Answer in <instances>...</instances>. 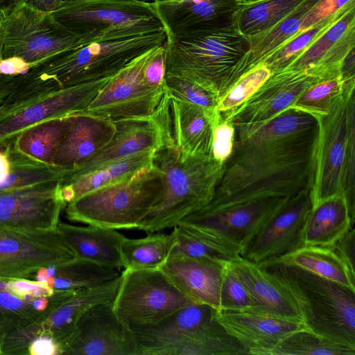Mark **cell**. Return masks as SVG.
<instances>
[{
    "label": "cell",
    "mask_w": 355,
    "mask_h": 355,
    "mask_svg": "<svg viewBox=\"0 0 355 355\" xmlns=\"http://www.w3.org/2000/svg\"><path fill=\"white\" fill-rule=\"evenodd\" d=\"M89 1V0H62V2H67V1Z\"/></svg>",
    "instance_id": "cell-57"
},
{
    "label": "cell",
    "mask_w": 355,
    "mask_h": 355,
    "mask_svg": "<svg viewBox=\"0 0 355 355\" xmlns=\"http://www.w3.org/2000/svg\"><path fill=\"white\" fill-rule=\"evenodd\" d=\"M50 13L86 44L164 29L153 3L145 0L67 1Z\"/></svg>",
    "instance_id": "cell-8"
},
{
    "label": "cell",
    "mask_w": 355,
    "mask_h": 355,
    "mask_svg": "<svg viewBox=\"0 0 355 355\" xmlns=\"http://www.w3.org/2000/svg\"><path fill=\"white\" fill-rule=\"evenodd\" d=\"M56 228L0 226V278L33 280L37 271L73 259Z\"/></svg>",
    "instance_id": "cell-12"
},
{
    "label": "cell",
    "mask_w": 355,
    "mask_h": 355,
    "mask_svg": "<svg viewBox=\"0 0 355 355\" xmlns=\"http://www.w3.org/2000/svg\"><path fill=\"white\" fill-rule=\"evenodd\" d=\"M121 273L116 278L94 288L76 291H54L51 296V311L41 324V335H48L58 344L61 354L75 332L83 314L101 303H112Z\"/></svg>",
    "instance_id": "cell-23"
},
{
    "label": "cell",
    "mask_w": 355,
    "mask_h": 355,
    "mask_svg": "<svg viewBox=\"0 0 355 355\" xmlns=\"http://www.w3.org/2000/svg\"><path fill=\"white\" fill-rule=\"evenodd\" d=\"M150 1H162V0H150Z\"/></svg>",
    "instance_id": "cell-60"
},
{
    "label": "cell",
    "mask_w": 355,
    "mask_h": 355,
    "mask_svg": "<svg viewBox=\"0 0 355 355\" xmlns=\"http://www.w3.org/2000/svg\"><path fill=\"white\" fill-rule=\"evenodd\" d=\"M155 48L112 76L84 112L112 120L153 115L165 91L164 85L150 87L143 77L144 67Z\"/></svg>",
    "instance_id": "cell-15"
},
{
    "label": "cell",
    "mask_w": 355,
    "mask_h": 355,
    "mask_svg": "<svg viewBox=\"0 0 355 355\" xmlns=\"http://www.w3.org/2000/svg\"><path fill=\"white\" fill-rule=\"evenodd\" d=\"M355 78L345 79L341 74L320 80L308 87L290 107L307 112L315 119L327 113Z\"/></svg>",
    "instance_id": "cell-42"
},
{
    "label": "cell",
    "mask_w": 355,
    "mask_h": 355,
    "mask_svg": "<svg viewBox=\"0 0 355 355\" xmlns=\"http://www.w3.org/2000/svg\"><path fill=\"white\" fill-rule=\"evenodd\" d=\"M158 107L149 116L113 120L115 131L110 140L80 166L69 170L62 182L68 184L106 164L143 153H154L172 141Z\"/></svg>",
    "instance_id": "cell-17"
},
{
    "label": "cell",
    "mask_w": 355,
    "mask_h": 355,
    "mask_svg": "<svg viewBox=\"0 0 355 355\" xmlns=\"http://www.w3.org/2000/svg\"><path fill=\"white\" fill-rule=\"evenodd\" d=\"M335 250L355 272V230L352 227L336 244L333 245Z\"/></svg>",
    "instance_id": "cell-49"
},
{
    "label": "cell",
    "mask_w": 355,
    "mask_h": 355,
    "mask_svg": "<svg viewBox=\"0 0 355 355\" xmlns=\"http://www.w3.org/2000/svg\"><path fill=\"white\" fill-rule=\"evenodd\" d=\"M16 76H0V98H5L11 91Z\"/></svg>",
    "instance_id": "cell-54"
},
{
    "label": "cell",
    "mask_w": 355,
    "mask_h": 355,
    "mask_svg": "<svg viewBox=\"0 0 355 355\" xmlns=\"http://www.w3.org/2000/svg\"><path fill=\"white\" fill-rule=\"evenodd\" d=\"M225 263L171 254L160 268L190 300L218 310Z\"/></svg>",
    "instance_id": "cell-28"
},
{
    "label": "cell",
    "mask_w": 355,
    "mask_h": 355,
    "mask_svg": "<svg viewBox=\"0 0 355 355\" xmlns=\"http://www.w3.org/2000/svg\"><path fill=\"white\" fill-rule=\"evenodd\" d=\"M304 0H258L243 2L234 21L236 30L246 37L271 28L296 9Z\"/></svg>",
    "instance_id": "cell-38"
},
{
    "label": "cell",
    "mask_w": 355,
    "mask_h": 355,
    "mask_svg": "<svg viewBox=\"0 0 355 355\" xmlns=\"http://www.w3.org/2000/svg\"><path fill=\"white\" fill-rule=\"evenodd\" d=\"M22 3V0H0V12L6 16Z\"/></svg>",
    "instance_id": "cell-55"
},
{
    "label": "cell",
    "mask_w": 355,
    "mask_h": 355,
    "mask_svg": "<svg viewBox=\"0 0 355 355\" xmlns=\"http://www.w3.org/2000/svg\"><path fill=\"white\" fill-rule=\"evenodd\" d=\"M166 73L196 82L220 98L250 42L232 26L166 36Z\"/></svg>",
    "instance_id": "cell-5"
},
{
    "label": "cell",
    "mask_w": 355,
    "mask_h": 355,
    "mask_svg": "<svg viewBox=\"0 0 355 355\" xmlns=\"http://www.w3.org/2000/svg\"><path fill=\"white\" fill-rule=\"evenodd\" d=\"M317 119L289 107L250 136L234 139L231 155L205 211L268 197H290L312 186Z\"/></svg>",
    "instance_id": "cell-1"
},
{
    "label": "cell",
    "mask_w": 355,
    "mask_h": 355,
    "mask_svg": "<svg viewBox=\"0 0 355 355\" xmlns=\"http://www.w3.org/2000/svg\"><path fill=\"white\" fill-rule=\"evenodd\" d=\"M258 1V0H245L244 2H252V1Z\"/></svg>",
    "instance_id": "cell-58"
},
{
    "label": "cell",
    "mask_w": 355,
    "mask_h": 355,
    "mask_svg": "<svg viewBox=\"0 0 355 355\" xmlns=\"http://www.w3.org/2000/svg\"><path fill=\"white\" fill-rule=\"evenodd\" d=\"M176 242L175 228L170 234L148 233L139 239L125 236L121 243L125 269L160 268L169 258Z\"/></svg>",
    "instance_id": "cell-37"
},
{
    "label": "cell",
    "mask_w": 355,
    "mask_h": 355,
    "mask_svg": "<svg viewBox=\"0 0 355 355\" xmlns=\"http://www.w3.org/2000/svg\"><path fill=\"white\" fill-rule=\"evenodd\" d=\"M7 286L11 291L22 297H50L54 293V290L46 283L32 279H7Z\"/></svg>",
    "instance_id": "cell-48"
},
{
    "label": "cell",
    "mask_w": 355,
    "mask_h": 355,
    "mask_svg": "<svg viewBox=\"0 0 355 355\" xmlns=\"http://www.w3.org/2000/svg\"><path fill=\"white\" fill-rule=\"evenodd\" d=\"M266 355H355V349L304 329L282 340Z\"/></svg>",
    "instance_id": "cell-41"
},
{
    "label": "cell",
    "mask_w": 355,
    "mask_h": 355,
    "mask_svg": "<svg viewBox=\"0 0 355 355\" xmlns=\"http://www.w3.org/2000/svg\"><path fill=\"white\" fill-rule=\"evenodd\" d=\"M50 297H22L0 278V349L11 333L40 323L50 313Z\"/></svg>",
    "instance_id": "cell-34"
},
{
    "label": "cell",
    "mask_w": 355,
    "mask_h": 355,
    "mask_svg": "<svg viewBox=\"0 0 355 355\" xmlns=\"http://www.w3.org/2000/svg\"><path fill=\"white\" fill-rule=\"evenodd\" d=\"M3 100H4V98H0V105L1 104V103L3 102Z\"/></svg>",
    "instance_id": "cell-59"
},
{
    "label": "cell",
    "mask_w": 355,
    "mask_h": 355,
    "mask_svg": "<svg viewBox=\"0 0 355 355\" xmlns=\"http://www.w3.org/2000/svg\"><path fill=\"white\" fill-rule=\"evenodd\" d=\"M4 148H6V147H4Z\"/></svg>",
    "instance_id": "cell-62"
},
{
    "label": "cell",
    "mask_w": 355,
    "mask_h": 355,
    "mask_svg": "<svg viewBox=\"0 0 355 355\" xmlns=\"http://www.w3.org/2000/svg\"><path fill=\"white\" fill-rule=\"evenodd\" d=\"M112 304H96L83 314L62 354L135 355L132 331L118 318Z\"/></svg>",
    "instance_id": "cell-19"
},
{
    "label": "cell",
    "mask_w": 355,
    "mask_h": 355,
    "mask_svg": "<svg viewBox=\"0 0 355 355\" xmlns=\"http://www.w3.org/2000/svg\"><path fill=\"white\" fill-rule=\"evenodd\" d=\"M166 70V48L165 43L153 49L150 57L144 67V80L150 87H163L164 85Z\"/></svg>",
    "instance_id": "cell-47"
},
{
    "label": "cell",
    "mask_w": 355,
    "mask_h": 355,
    "mask_svg": "<svg viewBox=\"0 0 355 355\" xmlns=\"http://www.w3.org/2000/svg\"><path fill=\"white\" fill-rule=\"evenodd\" d=\"M177 242L171 254L216 263L232 262L241 256L240 250L220 236L198 227L177 225Z\"/></svg>",
    "instance_id": "cell-36"
},
{
    "label": "cell",
    "mask_w": 355,
    "mask_h": 355,
    "mask_svg": "<svg viewBox=\"0 0 355 355\" xmlns=\"http://www.w3.org/2000/svg\"><path fill=\"white\" fill-rule=\"evenodd\" d=\"M320 0H304L271 28L248 37L250 49L227 83L224 94L245 73L260 65L272 52L308 28L311 10Z\"/></svg>",
    "instance_id": "cell-30"
},
{
    "label": "cell",
    "mask_w": 355,
    "mask_h": 355,
    "mask_svg": "<svg viewBox=\"0 0 355 355\" xmlns=\"http://www.w3.org/2000/svg\"><path fill=\"white\" fill-rule=\"evenodd\" d=\"M162 171L150 164L119 182L66 205L71 221L114 230L137 229L162 195Z\"/></svg>",
    "instance_id": "cell-6"
},
{
    "label": "cell",
    "mask_w": 355,
    "mask_h": 355,
    "mask_svg": "<svg viewBox=\"0 0 355 355\" xmlns=\"http://www.w3.org/2000/svg\"><path fill=\"white\" fill-rule=\"evenodd\" d=\"M245 0H162L152 1L166 36L234 26Z\"/></svg>",
    "instance_id": "cell-22"
},
{
    "label": "cell",
    "mask_w": 355,
    "mask_h": 355,
    "mask_svg": "<svg viewBox=\"0 0 355 355\" xmlns=\"http://www.w3.org/2000/svg\"><path fill=\"white\" fill-rule=\"evenodd\" d=\"M272 260L295 266L355 292V272L342 259L333 246L303 245Z\"/></svg>",
    "instance_id": "cell-35"
},
{
    "label": "cell",
    "mask_w": 355,
    "mask_h": 355,
    "mask_svg": "<svg viewBox=\"0 0 355 355\" xmlns=\"http://www.w3.org/2000/svg\"><path fill=\"white\" fill-rule=\"evenodd\" d=\"M355 85L349 86L329 111L316 118L318 133L311 189L312 205L342 194L355 219Z\"/></svg>",
    "instance_id": "cell-4"
},
{
    "label": "cell",
    "mask_w": 355,
    "mask_h": 355,
    "mask_svg": "<svg viewBox=\"0 0 355 355\" xmlns=\"http://www.w3.org/2000/svg\"><path fill=\"white\" fill-rule=\"evenodd\" d=\"M4 17L5 16L0 12V59H1L3 48V28Z\"/></svg>",
    "instance_id": "cell-56"
},
{
    "label": "cell",
    "mask_w": 355,
    "mask_h": 355,
    "mask_svg": "<svg viewBox=\"0 0 355 355\" xmlns=\"http://www.w3.org/2000/svg\"><path fill=\"white\" fill-rule=\"evenodd\" d=\"M165 30L89 43L55 55L17 78L26 92L42 93L112 76L134 58L165 44Z\"/></svg>",
    "instance_id": "cell-2"
},
{
    "label": "cell",
    "mask_w": 355,
    "mask_h": 355,
    "mask_svg": "<svg viewBox=\"0 0 355 355\" xmlns=\"http://www.w3.org/2000/svg\"><path fill=\"white\" fill-rule=\"evenodd\" d=\"M259 264L282 277L296 293L313 332L355 349L354 291L276 260Z\"/></svg>",
    "instance_id": "cell-7"
},
{
    "label": "cell",
    "mask_w": 355,
    "mask_h": 355,
    "mask_svg": "<svg viewBox=\"0 0 355 355\" xmlns=\"http://www.w3.org/2000/svg\"><path fill=\"white\" fill-rule=\"evenodd\" d=\"M230 263L259 308L307 324L301 300L282 277L243 257Z\"/></svg>",
    "instance_id": "cell-26"
},
{
    "label": "cell",
    "mask_w": 355,
    "mask_h": 355,
    "mask_svg": "<svg viewBox=\"0 0 355 355\" xmlns=\"http://www.w3.org/2000/svg\"><path fill=\"white\" fill-rule=\"evenodd\" d=\"M57 230L74 258L122 271L125 263L121 243L125 237L116 230L100 226H76L60 221Z\"/></svg>",
    "instance_id": "cell-29"
},
{
    "label": "cell",
    "mask_w": 355,
    "mask_h": 355,
    "mask_svg": "<svg viewBox=\"0 0 355 355\" xmlns=\"http://www.w3.org/2000/svg\"><path fill=\"white\" fill-rule=\"evenodd\" d=\"M354 220L344 195L321 200L312 205L306 218L303 245L333 246L354 227Z\"/></svg>",
    "instance_id": "cell-31"
},
{
    "label": "cell",
    "mask_w": 355,
    "mask_h": 355,
    "mask_svg": "<svg viewBox=\"0 0 355 355\" xmlns=\"http://www.w3.org/2000/svg\"><path fill=\"white\" fill-rule=\"evenodd\" d=\"M86 45L50 12L20 4L5 16L1 58H21L33 67L55 55Z\"/></svg>",
    "instance_id": "cell-10"
},
{
    "label": "cell",
    "mask_w": 355,
    "mask_h": 355,
    "mask_svg": "<svg viewBox=\"0 0 355 355\" xmlns=\"http://www.w3.org/2000/svg\"><path fill=\"white\" fill-rule=\"evenodd\" d=\"M26 6L43 12H51L62 3V0H22Z\"/></svg>",
    "instance_id": "cell-52"
},
{
    "label": "cell",
    "mask_w": 355,
    "mask_h": 355,
    "mask_svg": "<svg viewBox=\"0 0 355 355\" xmlns=\"http://www.w3.org/2000/svg\"><path fill=\"white\" fill-rule=\"evenodd\" d=\"M270 75L263 64L258 65L242 75L220 98L217 110L220 114L232 112L248 100Z\"/></svg>",
    "instance_id": "cell-43"
},
{
    "label": "cell",
    "mask_w": 355,
    "mask_h": 355,
    "mask_svg": "<svg viewBox=\"0 0 355 355\" xmlns=\"http://www.w3.org/2000/svg\"><path fill=\"white\" fill-rule=\"evenodd\" d=\"M234 139L233 125L220 116L213 130L212 157L216 160L225 163L232 153Z\"/></svg>",
    "instance_id": "cell-46"
},
{
    "label": "cell",
    "mask_w": 355,
    "mask_h": 355,
    "mask_svg": "<svg viewBox=\"0 0 355 355\" xmlns=\"http://www.w3.org/2000/svg\"><path fill=\"white\" fill-rule=\"evenodd\" d=\"M0 355H1V349H0Z\"/></svg>",
    "instance_id": "cell-61"
},
{
    "label": "cell",
    "mask_w": 355,
    "mask_h": 355,
    "mask_svg": "<svg viewBox=\"0 0 355 355\" xmlns=\"http://www.w3.org/2000/svg\"><path fill=\"white\" fill-rule=\"evenodd\" d=\"M355 46V6L314 40L284 69L306 70L327 79L340 74L343 62Z\"/></svg>",
    "instance_id": "cell-24"
},
{
    "label": "cell",
    "mask_w": 355,
    "mask_h": 355,
    "mask_svg": "<svg viewBox=\"0 0 355 355\" xmlns=\"http://www.w3.org/2000/svg\"><path fill=\"white\" fill-rule=\"evenodd\" d=\"M322 80L306 70L282 69L271 72L248 100L220 116L233 125L234 139H244L289 108L308 87Z\"/></svg>",
    "instance_id": "cell-13"
},
{
    "label": "cell",
    "mask_w": 355,
    "mask_h": 355,
    "mask_svg": "<svg viewBox=\"0 0 355 355\" xmlns=\"http://www.w3.org/2000/svg\"><path fill=\"white\" fill-rule=\"evenodd\" d=\"M62 182L0 190V226L26 229L56 228L66 204Z\"/></svg>",
    "instance_id": "cell-20"
},
{
    "label": "cell",
    "mask_w": 355,
    "mask_h": 355,
    "mask_svg": "<svg viewBox=\"0 0 355 355\" xmlns=\"http://www.w3.org/2000/svg\"><path fill=\"white\" fill-rule=\"evenodd\" d=\"M216 309L191 302L156 324L130 329L135 355H189L216 322Z\"/></svg>",
    "instance_id": "cell-14"
},
{
    "label": "cell",
    "mask_w": 355,
    "mask_h": 355,
    "mask_svg": "<svg viewBox=\"0 0 355 355\" xmlns=\"http://www.w3.org/2000/svg\"><path fill=\"white\" fill-rule=\"evenodd\" d=\"M311 207V188L286 198L266 220L241 257L259 263L303 246L304 227Z\"/></svg>",
    "instance_id": "cell-16"
},
{
    "label": "cell",
    "mask_w": 355,
    "mask_h": 355,
    "mask_svg": "<svg viewBox=\"0 0 355 355\" xmlns=\"http://www.w3.org/2000/svg\"><path fill=\"white\" fill-rule=\"evenodd\" d=\"M165 89L171 94L209 110H217L219 95L185 77L166 73Z\"/></svg>",
    "instance_id": "cell-44"
},
{
    "label": "cell",
    "mask_w": 355,
    "mask_h": 355,
    "mask_svg": "<svg viewBox=\"0 0 355 355\" xmlns=\"http://www.w3.org/2000/svg\"><path fill=\"white\" fill-rule=\"evenodd\" d=\"M70 128L58 146L52 166L73 170L88 161L112 138L115 131L111 119L80 112L69 116Z\"/></svg>",
    "instance_id": "cell-27"
},
{
    "label": "cell",
    "mask_w": 355,
    "mask_h": 355,
    "mask_svg": "<svg viewBox=\"0 0 355 355\" xmlns=\"http://www.w3.org/2000/svg\"><path fill=\"white\" fill-rule=\"evenodd\" d=\"M6 149L7 147L0 148V182L8 176L11 171V164Z\"/></svg>",
    "instance_id": "cell-53"
},
{
    "label": "cell",
    "mask_w": 355,
    "mask_h": 355,
    "mask_svg": "<svg viewBox=\"0 0 355 355\" xmlns=\"http://www.w3.org/2000/svg\"><path fill=\"white\" fill-rule=\"evenodd\" d=\"M152 164L162 173L163 189L137 229L147 233L173 228L213 198L224 163L212 156L191 155L168 142L156 150Z\"/></svg>",
    "instance_id": "cell-3"
},
{
    "label": "cell",
    "mask_w": 355,
    "mask_h": 355,
    "mask_svg": "<svg viewBox=\"0 0 355 355\" xmlns=\"http://www.w3.org/2000/svg\"><path fill=\"white\" fill-rule=\"evenodd\" d=\"M121 270L73 258L60 264L42 268L33 280L46 283L54 291H76L94 288L110 282Z\"/></svg>",
    "instance_id": "cell-33"
},
{
    "label": "cell",
    "mask_w": 355,
    "mask_h": 355,
    "mask_svg": "<svg viewBox=\"0 0 355 355\" xmlns=\"http://www.w3.org/2000/svg\"><path fill=\"white\" fill-rule=\"evenodd\" d=\"M353 6H355V0L348 1L331 14L287 41L269 55L261 64L265 65L270 73L284 69Z\"/></svg>",
    "instance_id": "cell-40"
},
{
    "label": "cell",
    "mask_w": 355,
    "mask_h": 355,
    "mask_svg": "<svg viewBox=\"0 0 355 355\" xmlns=\"http://www.w3.org/2000/svg\"><path fill=\"white\" fill-rule=\"evenodd\" d=\"M192 302L161 269H124L112 306L130 329L148 326Z\"/></svg>",
    "instance_id": "cell-9"
},
{
    "label": "cell",
    "mask_w": 355,
    "mask_h": 355,
    "mask_svg": "<svg viewBox=\"0 0 355 355\" xmlns=\"http://www.w3.org/2000/svg\"><path fill=\"white\" fill-rule=\"evenodd\" d=\"M70 125V119L67 116L32 125L8 143L6 153L9 156L34 164L52 166L54 153Z\"/></svg>",
    "instance_id": "cell-32"
},
{
    "label": "cell",
    "mask_w": 355,
    "mask_h": 355,
    "mask_svg": "<svg viewBox=\"0 0 355 355\" xmlns=\"http://www.w3.org/2000/svg\"><path fill=\"white\" fill-rule=\"evenodd\" d=\"M215 318L249 354L266 355L290 334L311 330L305 322L277 316L258 306L239 311L218 309Z\"/></svg>",
    "instance_id": "cell-21"
},
{
    "label": "cell",
    "mask_w": 355,
    "mask_h": 355,
    "mask_svg": "<svg viewBox=\"0 0 355 355\" xmlns=\"http://www.w3.org/2000/svg\"><path fill=\"white\" fill-rule=\"evenodd\" d=\"M153 154V153H143L128 156L106 164L80 176L68 184L73 189L74 200L131 177L139 170L151 164Z\"/></svg>",
    "instance_id": "cell-39"
},
{
    "label": "cell",
    "mask_w": 355,
    "mask_h": 355,
    "mask_svg": "<svg viewBox=\"0 0 355 355\" xmlns=\"http://www.w3.org/2000/svg\"><path fill=\"white\" fill-rule=\"evenodd\" d=\"M257 306L230 262L223 268L220 309L239 311Z\"/></svg>",
    "instance_id": "cell-45"
},
{
    "label": "cell",
    "mask_w": 355,
    "mask_h": 355,
    "mask_svg": "<svg viewBox=\"0 0 355 355\" xmlns=\"http://www.w3.org/2000/svg\"><path fill=\"white\" fill-rule=\"evenodd\" d=\"M162 101L175 145L191 155L212 156L213 130L220 117L219 112L182 100L166 89Z\"/></svg>",
    "instance_id": "cell-25"
},
{
    "label": "cell",
    "mask_w": 355,
    "mask_h": 355,
    "mask_svg": "<svg viewBox=\"0 0 355 355\" xmlns=\"http://www.w3.org/2000/svg\"><path fill=\"white\" fill-rule=\"evenodd\" d=\"M112 76L19 98L0 105V148L39 123L85 111Z\"/></svg>",
    "instance_id": "cell-11"
},
{
    "label": "cell",
    "mask_w": 355,
    "mask_h": 355,
    "mask_svg": "<svg viewBox=\"0 0 355 355\" xmlns=\"http://www.w3.org/2000/svg\"><path fill=\"white\" fill-rule=\"evenodd\" d=\"M288 198L268 197L214 211L200 209L185 217L178 225L213 232L236 246L242 256L266 220Z\"/></svg>",
    "instance_id": "cell-18"
},
{
    "label": "cell",
    "mask_w": 355,
    "mask_h": 355,
    "mask_svg": "<svg viewBox=\"0 0 355 355\" xmlns=\"http://www.w3.org/2000/svg\"><path fill=\"white\" fill-rule=\"evenodd\" d=\"M32 64L19 57L0 59V76H17L26 73Z\"/></svg>",
    "instance_id": "cell-51"
},
{
    "label": "cell",
    "mask_w": 355,
    "mask_h": 355,
    "mask_svg": "<svg viewBox=\"0 0 355 355\" xmlns=\"http://www.w3.org/2000/svg\"><path fill=\"white\" fill-rule=\"evenodd\" d=\"M30 355H61L56 341L48 335H41L34 338L29 346Z\"/></svg>",
    "instance_id": "cell-50"
}]
</instances>
